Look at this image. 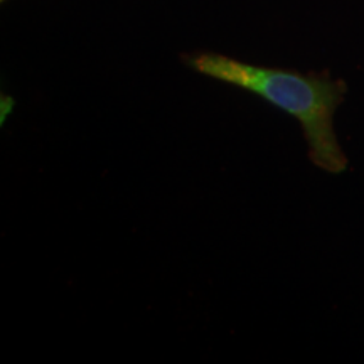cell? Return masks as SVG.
Instances as JSON below:
<instances>
[{
	"instance_id": "1",
	"label": "cell",
	"mask_w": 364,
	"mask_h": 364,
	"mask_svg": "<svg viewBox=\"0 0 364 364\" xmlns=\"http://www.w3.org/2000/svg\"><path fill=\"white\" fill-rule=\"evenodd\" d=\"M191 65L201 75L252 91L294 117L302 125L309 157L318 169L331 174L348 169V159L334 130L336 110L346 93L341 81L247 65L221 54H201Z\"/></svg>"
}]
</instances>
